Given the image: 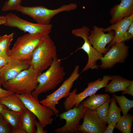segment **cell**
<instances>
[{
  "mask_svg": "<svg viewBox=\"0 0 133 133\" xmlns=\"http://www.w3.org/2000/svg\"><path fill=\"white\" fill-rule=\"evenodd\" d=\"M61 63V59H58L57 54L47 70L38 76V84L31 93L33 96L38 97L41 93L54 89L63 81L66 73Z\"/></svg>",
  "mask_w": 133,
  "mask_h": 133,
  "instance_id": "cell-1",
  "label": "cell"
},
{
  "mask_svg": "<svg viewBox=\"0 0 133 133\" xmlns=\"http://www.w3.org/2000/svg\"><path fill=\"white\" fill-rule=\"evenodd\" d=\"M41 73L31 65L28 69L22 71L2 85L13 93L19 95L31 94L37 86V78Z\"/></svg>",
  "mask_w": 133,
  "mask_h": 133,
  "instance_id": "cell-2",
  "label": "cell"
},
{
  "mask_svg": "<svg viewBox=\"0 0 133 133\" xmlns=\"http://www.w3.org/2000/svg\"><path fill=\"white\" fill-rule=\"evenodd\" d=\"M49 34L28 33L17 38L8 55L9 58L31 60L33 51Z\"/></svg>",
  "mask_w": 133,
  "mask_h": 133,
  "instance_id": "cell-3",
  "label": "cell"
},
{
  "mask_svg": "<svg viewBox=\"0 0 133 133\" xmlns=\"http://www.w3.org/2000/svg\"><path fill=\"white\" fill-rule=\"evenodd\" d=\"M56 47L49 35L34 50L31 65L40 73L48 68L51 65L57 55Z\"/></svg>",
  "mask_w": 133,
  "mask_h": 133,
  "instance_id": "cell-4",
  "label": "cell"
},
{
  "mask_svg": "<svg viewBox=\"0 0 133 133\" xmlns=\"http://www.w3.org/2000/svg\"><path fill=\"white\" fill-rule=\"evenodd\" d=\"M77 7V4L73 2L63 5L53 9L42 6L28 7L21 5L16 11L30 16L37 23L46 25L50 24L52 18L58 14L73 10Z\"/></svg>",
  "mask_w": 133,
  "mask_h": 133,
  "instance_id": "cell-5",
  "label": "cell"
},
{
  "mask_svg": "<svg viewBox=\"0 0 133 133\" xmlns=\"http://www.w3.org/2000/svg\"><path fill=\"white\" fill-rule=\"evenodd\" d=\"M113 76L105 75L102 78H99L94 82H89L87 87L82 92L76 94L77 88L70 92L68 97H66L64 103L66 110L72 108L74 106L76 107L87 97L95 94L100 89L105 87L109 81L112 79Z\"/></svg>",
  "mask_w": 133,
  "mask_h": 133,
  "instance_id": "cell-6",
  "label": "cell"
},
{
  "mask_svg": "<svg viewBox=\"0 0 133 133\" xmlns=\"http://www.w3.org/2000/svg\"><path fill=\"white\" fill-rule=\"evenodd\" d=\"M79 66L76 65L69 77L65 81L61 86L56 90L47 95L44 99L39 101L43 105L50 109L55 115L58 114L59 111L56 107L59 101L62 98L68 96L73 83L79 77Z\"/></svg>",
  "mask_w": 133,
  "mask_h": 133,
  "instance_id": "cell-7",
  "label": "cell"
},
{
  "mask_svg": "<svg viewBox=\"0 0 133 133\" xmlns=\"http://www.w3.org/2000/svg\"><path fill=\"white\" fill-rule=\"evenodd\" d=\"M90 30L87 27L83 26L82 27L73 29L72 33L75 37H80L83 38L84 42L82 46L77 50L82 49L87 54L88 61L86 66L82 70V73L89 69H97L99 66L97 64V61L103 56V54L98 52L94 48L89 42L88 39Z\"/></svg>",
  "mask_w": 133,
  "mask_h": 133,
  "instance_id": "cell-8",
  "label": "cell"
},
{
  "mask_svg": "<svg viewBox=\"0 0 133 133\" xmlns=\"http://www.w3.org/2000/svg\"><path fill=\"white\" fill-rule=\"evenodd\" d=\"M17 95L22 100L27 109L37 117L44 128L52 124L53 119L51 116L54 114L53 111L41 104L38 97L33 96L31 94Z\"/></svg>",
  "mask_w": 133,
  "mask_h": 133,
  "instance_id": "cell-9",
  "label": "cell"
},
{
  "mask_svg": "<svg viewBox=\"0 0 133 133\" xmlns=\"http://www.w3.org/2000/svg\"><path fill=\"white\" fill-rule=\"evenodd\" d=\"M6 22L5 26L16 28L29 33H46L49 34L51 32L52 25H44L30 22L18 16L15 14L9 13L5 16Z\"/></svg>",
  "mask_w": 133,
  "mask_h": 133,
  "instance_id": "cell-10",
  "label": "cell"
},
{
  "mask_svg": "<svg viewBox=\"0 0 133 133\" xmlns=\"http://www.w3.org/2000/svg\"><path fill=\"white\" fill-rule=\"evenodd\" d=\"M87 109L80 103L76 107L71 108L58 115L61 119L65 120V125L54 131L58 133H74L79 132V122L83 118Z\"/></svg>",
  "mask_w": 133,
  "mask_h": 133,
  "instance_id": "cell-11",
  "label": "cell"
},
{
  "mask_svg": "<svg viewBox=\"0 0 133 133\" xmlns=\"http://www.w3.org/2000/svg\"><path fill=\"white\" fill-rule=\"evenodd\" d=\"M129 48L124 42L116 43L100 59L101 64L99 67L102 69H111L117 63H124L129 55Z\"/></svg>",
  "mask_w": 133,
  "mask_h": 133,
  "instance_id": "cell-12",
  "label": "cell"
},
{
  "mask_svg": "<svg viewBox=\"0 0 133 133\" xmlns=\"http://www.w3.org/2000/svg\"><path fill=\"white\" fill-rule=\"evenodd\" d=\"M104 28L93 26V30H90V34L88 37L93 47L102 54H105L109 50L110 48H106V46L111 42L115 35L114 32L112 30L108 31L107 33H105Z\"/></svg>",
  "mask_w": 133,
  "mask_h": 133,
  "instance_id": "cell-13",
  "label": "cell"
},
{
  "mask_svg": "<svg viewBox=\"0 0 133 133\" xmlns=\"http://www.w3.org/2000/svg\"><path fill=\"white\" fill-rule=\"evenodd\" d=\"M9 58L7 63L0 70L1 85L14 78L22 71L28 69L31 65V60Z\"/></svg>",
  "mask_w": 133,
  "mask_h": 133,
  "instance_id": "cell-14",
  "label": "cell"
},
{
  "mask_svg": "<svg viewBox=\"0 0 133 133\" xmlns=\"http://www.w3.org/2000/svg\"><path fill=\"white\" fill-rule=\"evenodd\" d=\"M83 123L80 125L79 132L86 133H103L107 126L100 121L96 111L87 109L83 118Z\"/></svg>",
  "mask_w": 133,
  "mask_h": 133,
  "instance_id": "cell-15",
  "label": "cell"
},
{
  "mask_svg": "<svg viewBox=\"0 0 133 133\" xmlns=\"http://www.w3.org/2000/svg\"><path fill=\"white\" fill-rule=\"evenodd\" d=\"M133 22V14L104 28L103 31L104 32L111 30L115 32L113 39L108 45L107 48H110L116 43L122 42L125 33Z\"/></svg>",
  "mask_w": 133,
  "mask_h": 133,
  "instance_id": "cell-16",
  "label": "cell"
},
{
  "mask_svg": "<svg viewBox=\"0 0 133 133\" xmlns=\"http://www.w3.org/2000/svg\"><path fill=\"white\" fill-rule=\"evenodd\" d=\"M119 4L115 5L110 9L111 24L118 21L123 18L133 14V0H118Z\"/></svg>",
  "mask_w": 133,
  "mask_h": 133,
  "instance_id": "cell-17",
  "label": "cell"
},
{
  "mask_svg": "<svg viewBox=\"0 0 133 133\" xmlns=\"http://www.w3.org/2000/svg\"><path fill=\"white\" fill-rule=\"evenodd\" d=\"M0 102L20 115L27 109L21 99L15 93L0 99Z\"/></svg>",
  "mask_w": 133,
  "mask_h": 133,
  "instance_id": "cell-18",
  "label": "cell"
},
{
  "mask_svg": "<svg viewBox=\"0 0 133 133\" xmlns=\"http://www.w3.org/2000/svg\"><path fill=\"white\" fill-rule=\"evenodd\" d=\"M111 81L105 87V91L112 94L123 91L129 85L131 80L119 75L113 76Z\"/></svg>",
  "mask_w": 133,
  "mask_h": 133,
  "instance_id": "cell-19",
  "label": "cell"
},
{
  "mask_svg": "<svg viewBox=\"0 0 133 133\" xmlns=\"http://www.w3.org/2000/svg\"><path fill=\"white\" fill-rule=\"evenodd\" d=\"M36 117L33 113L27 109L20 115L19 127L25 131L26 133H35Z\"/></svg>",
  "mask_w": 133,
  "mask_h": 133,
  "instance_id": "cell-20",
  "label": "cell"
},
{
  "mask_svg": "<svg viewBox=\"0 0 133 133\" xmlns=\"http://www.w3.org/2000/svg\"><path fill=\"white\" fill-rule=\"evenodd\" d=\"M1 114L11 126L12 128V133H26L25 131L19 127L20 115L7 108L5 109Z\"/></svg>",
  "mask_w": 133,
  "mask_h": 133,
  "instance_id": "cell-21",
  "label": "cell"
},
{
  "mask_svg": "<svg viewBox=\"0 0 133 133\" xmlns=\"http://www.w3.org/2000/svg\"><path fill=\"white\" fill-rule=\"evenodd\" d=\"M110 96L107 94H93L89 96L82 104L87 109L96 111L97 109L105 102Z\"/></svg>",
  "mask_w": 133,
  "mask_h": 133,
  "instance_id": "cell-22",
  "label": "cell"
},
{
  "mask_svg": "<svg viewBox=\"0 0 133 133\" xmlns=\"http://www.w3.org/2000/svg\"><path fill=\"white\" fill-rule=\"evenodd\" d=\"M110 102L107 118L108 124L111 123H117L121 116V110L117 106L115 99L113 96L111 99Z\"/></svg>",
  "mask_w": 133,
  "mask_h": 133,
  "instance_id": "cell-23",
  "label": "cell"
},
{
  "mask_svg": "<svg viewBox=\"0 0 133 133\" xmlns=\"http://www.w3.org/2000/svg\"><path fill=\"white\" fill-rule=\"evenodd\" d=\"M133 120V115L130 114L121 116L115 128L122 133H131Z\"/></svg>",
  "mask_w": 133,
  "mask_h": 133,
  "instance_id": "cell-24",
  "label": "cell"
},
{
  "mask_svg": "<svg viewBox=\"0 0 133 133\" xmlns=\"http://www.w3.org/2000/svg\"><path fill=\"white\" fill-rule=\"evenodd\" d=\"M14 33L0 36V56L8 57L10 50V47L13 39Z\"/></svg>",
  "mask_w": 133,
  "mask_h": 133,
  "instance_id": "cell-25",
  "label": "cell"
},
{
  "mask_svg": "<svg viewBox=\"0 0 133 133\" xmlns=\"http://www.w3.org/2000/svg\"><path fill=\"white\" fill-rule=\"evenodd\" d=\"M113 96L118 104L123 113V115L127 114L130 110L133 107V100L128 99L122 95L121 96H118L114 94Z\"/></svg>",
  "mask_w": 133,
  "mask_h": 133,
  "instance_id": "cell-26",
  "label": "cell"
},
{
  "mask_svg": "<svg viewBox=\"0 0 133 133\" xmlns=\"http://www.w3.org/2000/svg\"><path fill=\"white\" fill-rule=\"evenodd\" d=\"M111 99L109 98L103 104L99 107L96 111L101 122L105 125L107 123V116L109 104Z\"/></svg>",
  "mask_w": 133,
  "mask_h": 133,
  "instance_id": "cell-27",
  "label": "cell"
},
{
  "mask_svg": "<svg viewBox=\"0 0 133 133\" xmlns=\"http://www.w3.org/2000/svg\"><path fill=\"white\" fill-rule=\"evenodd\" d=\"M22 0H8L6 1L2 7V10L3 11H16L21 5L20 4Z\"/></svg>",
  "mask_w": 133,
  "mask_h": 133,
  "instance_id": "cell-28",
  "label": "cell"
},
{
  "mask_svg": "<svg viewBox=\"0 0 133 133\" xmlns=\"http://www.w3.org/2000/svg\"><path fill=\"white\" fill-rule=\"evenodd\" d=\"M11 125L0 113V133H12Z\"/></svg>",
  "mask_w": 133,
  "mask_h": 133,
  "instance_id": "cell-29",
  "label": "cell"
},
{
  "mask_svg": "<svg viewBox=\"0 0 133 133\" xmlns=\"http://www.w3.org/2000/svg\"><path fill=\"white\" fill-rule=\"evenodd\" d=\"M133 37V22L130 25L124 36L122 42L128 41Z\"/></svg>",
  "mask_w": 133,
  "mask_h": 133,
  "instance_id": "cell-30",
  "label": "cell"
},
{
  "mask_svg": "<svg viewBox=\"0 0 133 133\" xmlns=\"http://www.w3.org/2000/svg\"><path fill=\"white\" fill-rule=\"evenodd\" d=\"M122 95L129 94L133 96V81H131L129 85L122 93Z\"/></svg>",
  "mask_w": 133,
  "mask_h": 133,
  "instance_id": "cell-31",
  "label": "cell"
},
{
  "mask_svg": "<svg viewBox=\"0 0 133 133\" xmlns=\"http://www.w3.org/2000/svg\"><path fill=\"white\" fill-rule=\"evenodd\" d=\"M35 126H36L37 127L36 130L35 131V133H47V131L44 130V128L39 121L36 120Z\"/></svg>",
  "mask_w": 133,
  "mask_h": 133,
  "instance_id": "cell-32",
  "label": "cell"
},
{
  "mask_svg": "<svg viewBox=\"0 0 133 133\" xmlns=\"http://www.w3.org/2000/svg\"><path fill=\"white\" fill-rule=\"evenodd\" d=\"M13 93L7 90L0 88V99Z\"/></svg>",
  "mask_w": 133,
  "mask_h": 133,
  "instance_id": "cell-33",
  "label": "cell"
},
{
  "mask_svg": "<svg viewBox=\"0 0 133 133\" xmlns=\"http://www.w3.org/2000/svg\"><path fill=\"white\" fill-rule=\"evenodd\" d=\"M116 123H111L108 124L103 133H112Z\"/></svg>",
  "mask_w": 133,
  "mask_h": 133,
  "instance_id": "cell-34",
  "label": "cell"
},
{
  "mask_svg": "<svg viewBox=\"0 0 133 133\" xmlns=\"http://www.w3.org/2000/svg\"><path fill=\"white\" fill-rule=\"evenodd\" d=\"M9 60L8 57H3L0 56V70H1L7 63Z\"/></svg>",
  "mask_w": 133,
  "mask_h": 133,
  "instance_id": "cell-35",
  "label": "cell"
},
{
  "mask_svg": "<svg viewBox=\"0 0 133 133\" xmlns=\"http://www.w3.org/2000/svg\"><path fill=\"white\" fill-rule=\"evenodd\" d=\"M6 22V18L5 16H0V25H4Z\"/></svg>",
  "mask_w": 133,
  "mask_h": 133,
  "instance_id": "cell-36",
  "label": "cell"
},
{
  "mask_svg": "<svg viewBox=\"0 0 133 133\" xmlns=\"http://www.w3.org/2000/svg\"><path fill=\"white\" fill-rule=\"evenodd\" d=\"M7 108L6 106L0 102V113H1L4 109Z\"/></svg>",
  "mask_w": 133,
  "mask_h": 133,
  "instance_id": "cell-37",
  "label": "cell"
},
{
  "mask_svg": "<svg viewBox=\"0 0 133 133\" xmlns=\"http://www.w3.org/2000/svg\"><path fill=\"white\" fill-rule=\"evenodd\" d=\"M1 85L0 84V88H1Z\"/></svg>",
  "mask_w": 133,
  "mask_h": 133,
  "instance_id": "cell-38",
  "label": "cell"
}]
</instances>
